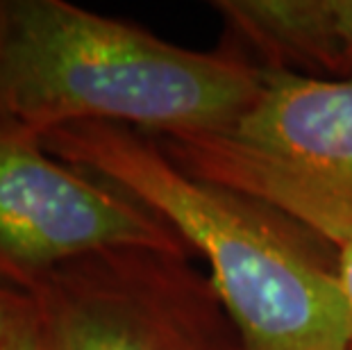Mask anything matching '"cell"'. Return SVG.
<instances>
[{"instance_id":"2","label":"cell","mask_w":352,"mask_h":350,"mask_svg":"<svg viewBox=\"0 0 352 350\" xmlns=\"http://www.w3.org/2000/svg\"><path fill=\"white\" fill-rule=\"evenodd\" d=\"M261 85L264 66L175 46L66 0H0V118L39 137L76 123L207 135Z\"/></svg>"},{"instance_id":"5","label":"cell","mask_w":352,"mask_h":350,"mask_svg":"<svg viewBox=\"0 0 352 350\" xmlns=\"http://www.w3.org/2000/svg\"><path fill=\"white\" fill-rule=\"evenodd\" d=\"M28 296L52 350H230L209 303L216 294L186 255L100 252L59 266Z\"/></svg>"},{"instance_id":"4","label":"cell","mask_w":352,"mask_h":350,"mask_svg":"<svg viewBox=\"0 0 352 350\" xmlns=\"http://www.w3.org/2000/svg\"><path fill=\"white\" fill-rule=\"evenodd\" d=\"M130 248L186 255L160 216L0 118V287L30 294L59 266Z\"/></svg>"},{"instance_id":"9","label":"cell","mask_w":352,"mask_h":350,"mask_svg":"<svg viewBox=\"0 0 352 350\" xmlns=\"http://www.w3.org/2000/svg\"><path fill=\"white\" fill-rule=\"evenodd\" d=\"M336 269H339V282H341L343 296H346L350 325H352V248L336 255Z\"/></svg>"},{"instance_id":"8","label":"cell","mask_w":352,"mask_h":350,"mask_svg":"<svg viewBox=\"0 0 352 350\" xmlns=\"http://www.w3.org/2000/svg\"><path fill=\"white\" fill-rule=\"evenodd\" d=\"M32 305V296L23 292H14V289L0 287V350L5 348L10 339L12 327L25 314V309Z\"/></svg>"},{"instance_id":"6","label":"cell","mask_w":352,"mask_h":350,"mask_svg":"<svg viewBox=\"0 0 352 350\" xmlns=\"http://www.w3.org/2000/svg\"><path fill=\"white\" fill-rule=\"evenodd\" d=\"M212 7L268 66L352 82V0H216Z\"/></svg>"},{"instance_id":"7","label":"cell","mask_w":352,"mask_h":350,"mask_svg":"<svg viewBox=\"0 0 352 350\" xmlns=\"http://www.w3.org/2000/svg\"><path fill=\"white\" fill-rule=\"evenodd\" d=\"M3 350H52L46 325L41 321L34 300L16 321V325L12 327L10 339H7Z\"/></svg>"},{"instance_id":"1","label":"cell","mask_w":352,"mask_h":350,"mask_svg":"<svg viewBox=\"0 0 352 350\" xmlns=\"http://www.w3.org/2000/svg\"><path fill=\"white\" fill-rule=\"evenodd\" d=\"M43 146L123 191L209 264V287L241 350H350L336 259L327 262L277 212L189 173L144 132L114 123L50 130Z\"/></svg>"},{"instance_id":"10","label":"cell","mask_w":352,"mask_h":350,"mask_svg":"<svg viewBox=\"0 0 352 350\" xmlns=\"http://www.w3.org/2000/svg\"><path fill=\"white\" fill-rule=\"evenodd\" d=\"M350 350H352V348H350Z\"/></svg>"},{"instance_id":"3","label":"cell","mask_w":352,"mask_h":350,"mask_svg":"<svg viewBox=\"0 0 352 350\" xmlns=\"http://www.w3.org/2000/svg\"><path fill=\"white\" fill-rule=\"evenodd\" d=\"M189 173L257 200L352 248V82L264 66V85L226 128L155 139Z\"/></svg>"}]
</instances>
